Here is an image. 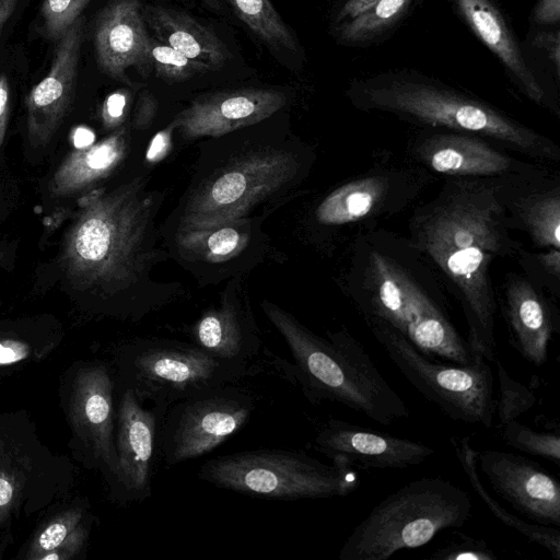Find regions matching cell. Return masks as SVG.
Segmentation results:
<instances>
[{"label": "cell", "instance_id": "29", "mask_svg": "<svg viewBox=\"0 0 560 560\" xmlns=\"http://www.w3.org/2000/svg\"><path fill=\"white\" fill-rule=\"evenodd\" d=\"M411 0H377L365 11L340 25L338 37L349 44L372 39L397 22Z\"/></svg>", "mask_w": 560, "mask_h": 560}, {"label": "cell", "instance_id": "23", "mask_svg": "<svg viewBox=\"0 0 560 560\" xmlns=\"http://www.w3.org/2000/svg\"><path fill=\"white\" fill-rule=\"evenodd\" d=\"M508 207L517 231H524L536 249H560V176L552 170L516 179Z\"/></svg>", "mask_w": 560, "mask_h": 560}, {"label": "cell", "instance_id": "41", "mask_svg": "<svg viewBox=\"0 0 560 560\" xmlns=\"http://www.w3.org/2000/svg\"><path fill=\"white\" fill-rule=\"evenodd\" d=\"M172 133H173V128L168 124L165 129L160 130L153 137V139L145 152L147 161H154L155 159L162 156V153L165 152V149L170 143Z\"/></svg>", "mask_w": 560, "mask_h": 560}, {"label": "cell", "instance_id": "27", "mask_svg": "<svg viewBox=\"0 0 560 560\" xmlns=\"http://www.w3.org/2000/svg\"><path fill=\"white\" fill-rule=\"evenodd\" d=\"M131 147L130 135L122 127L97 145L71 159L56 176L59 190H77L110 175L125 162Z\"/></svg>", "mask_w": 560, "mask_h": 560}, {"label": "cell", "instance_id": "24", "mask_svg": "<svg viewBox=\"0 0 560 560\" xmlns=\"http://www.w3.org/2000/svg\"><path fill=\"white\" fill-rule=\"evenodd\" d=\"M474 34L505 66L522 92L538 105H546V92L522 56L520 46L499 9L491 0H453Z\"/></svg>", "mask_w": 560, "mask_h": 560}, {"label": "cell", "instance_id": "4", "mask_svg": "<svg viewBox=\"0 0 560 560\" xmlns=\"http://www.w3.org/2000/svg\"><path fill=\"white\" fill-rule=\"evenodd\" d=\"M269 118L200 143L190 180L160 231L268 215L300 188L316 154Z\"/></svg>", "mask_w": 560, "mask_h": 560}, {"label": "cell", "instance_id": "30", "mask_svg": "<svg viewBox=\"0 0 560 560\" xmlns=\"http://www.w3.org/2000/svg\"><path fill=\"white\" fill-rule=\"evenodd\" d=\"M149 55L152 70L158 78L168 84L184 82L196 74L212 71L209 66L187 58L155 37L150 38Z\"/></svg>", "mask_w": 560, "mask_h": 560}, {"label": "cell", "instance_id": "14", "mask_svg": "<svg viewBox=\"0 0 560 560\" xmlns=\"http://www.w3.org/2000/svg\"><path fill=\"white\" fill-rule=\"evenodd\" d=\"M406 151L411 162L444 177H529L550 170L547 164L518 159L494 141L468 132L422 131L408 140Z\"/></svg>", "mask_w": 560, "mask_h": 560}, {"label": "cell", "instance_id": "17", "mask_svg": "<svg viewBox=\"0 0 560 560\" xmlns=\"http://www.w3.org/2000/svg\"><path fill=\"white\" fill-rule=\"evenodd\" d=\"M477 463L497 494L537 524L560 526V483L538 463L508 452H478Z\"/></svg>", "mask_w": 560, "mask_h": 560}, {"label": "cell", "instance_id": "47", "mask_svg": "<svg viewBox=\"0 0 560 560\" xmlns=\"http://www.w3.org/2000/svg\"><path fill=\"white\" fill-rule=\"evenodd\" d=\"M12 498V487L8 480L0 478V506L10 502Z\"/></svg>", "mask_w": 560, "mask_h": 560}, {"label": "cell", "instance_id": "8", "mask_svg": "<svg viewBox=\"0 0 560 560\" xmlns=\"http://www.w3.org/2000/svg\"><path fill=\"white\" fill-rule=\"evenodd\" d=\"M197 477L217 488L267 499L294 501L346 497L360 486L352 465H327L300 451L259 448L211 458Z\"/></svg>", "mask_w": 560, "mask_h": 560}, {"label": "cell", "instance_id": "44", "mask_svg": "<svg viewBox=\"0 0 560 560\" xmlns=\"http://www.w3.org/2000/svg\"><path fill=\"white\" fill-rule=\"evenodd\" d=\"M73 142L77 149L89 148L94 142V133L88 128L79 127L74 131Z\"/></svg>", "mask_w": 560, "mask_h": 560}, {"label": "cell", "instance_id": "34", "mask_svg": "<svg viewBox=\"0 0 560 560\" xmlns=\"http://www.w3.org/2000/svg\"><path fill=\"white\" fill-rule=\"evenodd\" d=\"M90 0H44V35L51 40H58L81 18Z\"/></svg>", "mask_w": 560, "mask_h": 560}, {"label": "cell", "instance_id": "26", "mask_svg": "<svg viewBox=\"0 0 560 560\" xmlns=\"http://www.w3.org/2000/svg\"><path fill=\"white\" fill-rule=\"evenodd\" d=\"M450 441L452 443L455 455L469 480L470 486L480 498V500H482L486 506L492 512V514L505 526L513 528L532 542L545 548L555 560H559V528L540 525L537 523H528L505 510L498 501L492 498L481 480L477 463L478 451L472 447L470 438L452 436Z\"/></svg>", "mask_w": 560, "mask_h": 560}, {"label": "cell", "instance_id": "46", "mask_svg": "<svg viewBox=\"0 0 560 560\" xmlns=\"http://www.w3.org/2000/svg\"><path fill=\"white\" fill-rule=\"evenodd\" d=\"M23 355L24 353L21 350L0 343V364L15 362Z\"/></svg>", "mask_w": 560, "mask_h": 560}, {"label": "cell", "instance_id": "15", "mask_svg": "<svg viewBox=\"0 0 560 560\" xmlns=\"http://www.w3.org/2000/svg\"><path fill=\"white\" fill-rule=\"evenodd\" d=\"M276 89L241 88L197 95L178 112L170 126L183 141L219 137L260 122L287 105Z\"/></svg>", "mask_w": 560, "mask_h": 560}, {"label": "cell", "instance_id": "3", "mask_svg": "<svg viewBox=\"0 0 560 560\" xmlns=\"http://www.w3.org/2000/svg\"><path fill=\"white\" fill-rule=\"evenodd\" d=\"M338 284L363 319L383 322L425 357L463 365L475 360L442 277L406 235L375 226L351 237Z\"/></svg>", "mask_w": 560, "mask_h": 560}, {"label": "cell", "instance_id": "28", "mask_svg": "<svg viewBox=\"0 0 560 560\" xmlns=\"http://www.w3.org/2000/svg\"><path fill=\"white\" fill-rule=\"evenodd\" d=\"M237 18L266 45L295 52L294 33L282 20L270 0H226Z\"/></svg>", "mask_w": 560, "mask_h": 560}, {"label": "cell", "instance_id": "43", "mask_svg": "<svg viewBox=\"0 0 560 560\" xmlns=\"http://www.w3.org/2000/svg\"><path fill=\"white\" fill-rule=\"evenodd\" d=\"M376 1L377 0H347L337 15V21L353 19Z\"/></svg>", "mask_w": 560, "mask_h": 560}, {"label": "cell", "instance_id": "5", "mask_svg": "<svg viewBox=\"0 0 560 560\" xmlns=\"http://www.w3.org/2000/svg\"><path fill=\"white\" fill-rule=\"evenodd\" d=\"M260 306L288 345L292 377L312 404H340L383 425L409 417L402 398L346 328L328 330L324 338L279 305L264 300Z\"/></svg>", "mask_w": 560, "mask_h": 560}, {"label": "cell", "instance_id": "12", "mask_svg": "<svg viewBox=\"0 0 560 560\" xmlns=\"http://www.w3.org/2000/svg\"><path fill=\"white\" fill-rule=\"evenodd\" d=\"M268 215L235 218L160 231L163 246L200 285L219 284L259 265L269 249Z\"/></svg>", "mask_w": 560, "mask_h": 560}, {"label": "cell", "instance_id": "11", "mask_svg": "<svg viewBox=\"0 0 560 560\" xmlns=\"http://www.w3.org/2000/svg\"><path fill=\"white\" fill-rule=\"evenodd\" d=\"M435 179L413 162L375 165L327 192L314 209V222L323 232L354 231V236L410 207Z\"/></svg>", "mask_w": 560, "mask_h": 560}, {"label": "cell", "instance_id": "48", "mask_svg": "<svg viewBox=\"0 0 560 560\" xmlns=\"http://www.w3.org/2000/svg\"><path fill=\"white\" fill-rule=\"evenodd\" d=\"M200 1H202L205 4H207L212 10H220L221 9L220 3H219L218 0H200Z\"/></svg>", "mask_w": 560, "mask_h": 560}, {"label": "cell", "instance_id": "6", "mask_svg": "<svg viewBox=\"0 0 560 560\" xmlns=\"http://www.w3.org/2000/svg\"><path fill=\"white\" fill-rule=\"evenodd\" d=\"M351 103L361 110L393 114L425 128L485 137L542 164L560 163L548 137L478 98L412 74H383L353 84Z\"/></svg>", "mask_w": 560, "mask_h": 560}, {"label": "cell", "instance_id": "22", "mask_svg": "<svg viewBox=\"0 0 560 560\" xmlns=\"http://www.w3.org/2000/svg\"><path fill=\"white\" fill-rule=\"evenodd\" d=\"M82 40L80 18L57 40L48 72L27 95V125L32 136L49 137L66 115L75 89Z\"/></svg>", "mask_w": 560, "mask_h": 560}, {"label": "cell", "instance_id": "35", "mask_svg": "<svg viewBox=\"0 0 560 560\" xmlns=\"http://www.w3.org/2000/svg\"><path fill=\"white\" fill-rule=\"evenodd\" d=\"M458 534V538L431 553V560H497L494 551L485 540Z\"/></svg>", "mask_w": 560, "mask_h": 560}, {"label": "cell", "instance_id": "25", "mask_svg": "<svg viewBox=\"0 0 560 560\" xmlns=\"http://www.w3.org/2000/svg\"><path fill=\"white\" fill-rule=\"evenodd\" d=\"M143 18L154 37L187 58L217 70L230 59V51L218 35L194 18L180 11L148 5Z\"/></svg>", "mask_w": 560, "mask_h": 560}, {"label": "cell", "instance_id": "36", "mask_svg": "<svg viewBox=\"0 0 560 560\" xmlns=\"http://www.w3.org/2000/svg\"><path fill=\"white\" fill-rule=\"evenodd\" d=\"M129 101V92L120 89L109 94L102 108V116L105 124L113 126L118 124L125 116Z\"/></svg>", "mask_w": 560, "mask_h": 560}, {"label": "cell", "instance_id": "2", "mask_svg": "<svg viewBox=\"0 0 560 560\" xmlns=\"http://www.w3.org/2000/svg\"><path fill=\"white\" fill-rule=\"evenodd\" d=\"M163 194L150 187L145 167L108 191H97L81 213L67 246L74 277L133 319L175 301L180 283L160 282L153 270L170 258L160 247L156 218Z\"/></svg>", "mask_w": 560, "mask_h": 560}, {"label": "cell", "instance_id": "10", "mask_svg": "<svg viewBox=\"0 0 560 560\" xmlns=\"http://www.w3.org/2000/svg\"><path fill=\"white\" fill-rule=\"evenodd\" d=\"M392 362L411 385L454 421L492 427L493 374L477 354L466 365L432 360L383 322L363 319Z\"/></svg>", "mask_w": 560, "mask_h": 560}, {"label": "cell", "instance_id": "38", "mask_svg": "<svg viewBox=\"0 0 560 560\" xmlns=\"http://www.w3.org/2000/svg\"><path fill=\"white\" fill-rule=\"evenodd\" d=\"M535 47L541 48L547 51L549 58L559 72L560 67V35L559 32L540 33L533 39Z\"/></svg>", "mask_w": 560, "mask_h": 560}, {"label": "cell", "instance_id": "42", "mask_svg": "<svg viewBox=\"0 0 560 560\" xmlns=\"http://www.w3.org/2000/svg\"><path fill=\"white\" fill-rule=\"evenodd\" d=\"M10 84L5 74H0V138L5 129L9 115Z\"/></svg>", "mask_w": 560, "mask_h": 560}, {"label": "cell", "instance_id": "19", "mask_svg": "<svg viewBox=\"0 0 560 560\" xmlns=\"http://www.w3.org/2000/svg\"><path fill=\"white\" fill-rule=\"evenodd\" d=\"M167 408H144L133 393L125 389L120 399L117 432L118 490L124 500L143 501L151 497L160 427Z\"/></svg>", "mask_w": 560, "mask_h": 560}, {"label": "cell", "instance_id": "33", "mask_svg": "<svg viewBox=\"0 0 560 560\" xmlns=\"http://www.w3.org/2000/svg\"><path fill=\"white\" fill-rule=\"evenodd\" d=\"M525 271V276L538 288H546L556 299L560 293V249L546 248L530 253L522 248L515 258Z\"/></svg>", "mask_w": 560, "mask_h": 560}, {"label": "cell", "instance_id": "32", "mask_svg": "<svg viewBox=\"0 0 560 560\" xmlns=\"http://www.w3.org/2000/svg\"><path fill=\"white\" fill-rule=\"evenodd\" d=\"M495 364L499 380L500 397L495 402V411L500 427L516 420L536 404V395L532 388L513 380L502 362L497 358Z\"/></svg>", "mask_w": 560, "mask_h": 560}, {"label": "cell", "instance_id": "9", "mask_svg": "<svg viewBox=\"0 0 560 560\" xmlns=\"http://www.w3.org/2000/svg\"><path fill=\"white\" fill-rule=\"evenodd\" d=\"M125 389L140 402L168 408L192 395L237 384L259 372V366L222 361L192 342L165 338H138L120 355Z\"/></svg>", "mask_w": 560, "mask_h": 560}, {"label": "cell", "instance_id": "16", "mask_svg": "<svg viewBox=\"0 0 560 560\" xmlns=\"http://www.w3.org/2000/svg\"><path fill=\"white\" fill-rule=\"evenodd\" d=\"M244 284L242 276L228 280L219 302L201 313L187 335L219 360L257 366L262 341Z\"/></svg>", "mask_w": 560, "mask_h": 560}, {"label": "cell", "instance_id": "1", "mask_svg": "<svg viewBox=\"0 0 560 560\" xmlns=\"http://www.w3.org/2000/svg\"><path fill=\"white\" fill-rule=\"evenodd\" d=\"M518 178L523 177H445L436 194L417 205L408 220L406 236L433 265L463 310L471 352L490 362L497 359L498 311L491 268L498 259L516 258L523 248L513 235L516 229L508 207Z\"/></svg>", "mask_w": 560, "mask_h": 560}, {"label": "cell", "instance_id": "37", "mask_svg": "<svg viewBox=\"0 0 560 560\" xmlns=\"http://www.w3.org/2000/svg\"><path fill=\"white\" fill-rule=\"evenodd\" d=\"M158 110V101L153 94L149 91L144 90L140 93L135 118L133 126L137 129H145L152 122L156 115Z\"/></svg>", "mask_w": 560, "mask_h": 560}, {"label": "cell", "instance_id": "39", "mask_svg": "<svg viewBox=\"0 0 560 560\" xmlns=\"http://www.w3.org/2000/svg\"><path fill=\"white\" fill-rule=\"evenodd\" d=\"M533 19L536 23L544 25L558 23L560 0H539L534 9Z\"/></svg>", "mask_w": 560, "mask_h": 560}, {"label": "cell", "instance_id": "40", "mask_svg": "<svg viewBox=\"0 0 560 560\" xmlns=\"http://www.w3.org/2000/svg\"><path fill=\"white\" fill-rule=\"evenodd\" d=\"M67 532V527L62 523L51 524L39 536L40 548L44 550L55 549L63 541Z\"/></svg>", "mask_w": 560, "mask_h": 560}, {"label": "cell", "instance_id": "49", "mask_svg": "<svg viewBox=\"0 0 560 560\" xmlns=\"http://www.w3.org/2000/svg\"><path fill=\"white\" fill-rule=\"evenodd\" d=\"M58 556L57 555H49V556H45L44 559H57Z\"/></svg>", "mask_w": 560, "mask_h": 560}, {"label": "cell", "instance_id": "7", "mask_svg": "<svg viewBox=\"0 0 560 560\" xmlns=\"http://www.w3.org/2000/svg\"><path fill=\"white\" fill-rule=\"evenodd\" d=\"M472 503L467 491L441 477H424L390 493L351 532L339 560H386L419 548L441 530L462 527Z\"/></svg>", "mask_w": 560, "mask_h": 560}, {"label": "cell", "instance_id": "13", "mask_svg": "<svg viewBox=\"0 0 560 560\" xmlns=\"http://www.w3.org/2000/svg\"><path fill=\"white\" fill-rule=\"evenodd\" d=\"M254 409V397L235 384L171 405L159 433L164 462L174 466L213 451L247 423Z\"/></svg>", "mask_w": 560, "mask_h": 560}, {"label": "cell", "instance_id": "31", "mask_svg": "<svg viewBox=\"0 0 560 560\" xmlns=\"http://www.w3.org/2000/svg\"><path fill=\"white\" fill-rule=\"evenodd\" d=\"M503 441L513 448L530 455L542 457L560 465V436L558 431H536L517 420L501 427Z\"/></svg>", "mask_w": 560, "mask_h": 560}, {"label": "cell", "instance_id": "20", "mask_svg": "<svg viewBox=\"0 0 560 560\" xmlns=\"http://www.w3.org/2000/svg\"><path fill=\"white\" fill-rule=\"evenodd\" d=\"M150 38L139 0H109L94 25L98 68L110 79L133 86L128 75L130 68L142 79L152 71Z\"/></svg>", "mask_w": 560, "mask_h": 560}, {"label": "cell", "instance_id": "45", "mask_svg": "<svg viewBox=\"0 0 560 560\" xmlns=\"http://www.w3.org/2000/svg\"><path fill=\"white\" fill-rule=\"evenodd\" d=\"M20 0H0V33L11 18Z\"/></svg>", "mask_w": 560, "mask_h": 560}, {"label": "cell", "instance_id": "18", "mask_svg": "<svg viewBox=\"0 0 560 560\" xmlns=\"http://www.w3.org/2000/svg\"><path fill=\"white\" fill-rule=\"evenodd\" d=\"M313 448L331 460L381 469L418 466L435 454L427 444L334 418L319 428Z\"/></svg>", "mask_w": 560, "mask_h": 560}, {"label": "cell", "instance_id": "21", "mask_svg": "<svg viewBox=\"0 0 560 560\" xmlns=\"http://www.w3.org/2000/svg\"><path fill=\"white\" fill-rule=\"evenodd\" d=\"M500 307L511 346L530 364L544 365L560 327L555 303L526 276L509 273Z\"/></svg>", "mask_w": 560, "mask_h": 560}]
</instances>
